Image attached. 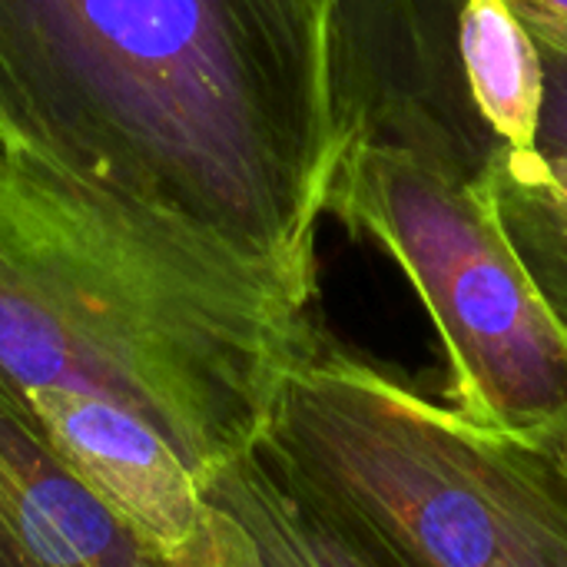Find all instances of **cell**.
<instances>
[{"label":"cell","instance_id":"3","mask_svg":"<svg viewBox=\"0 0 567 567\" xmlns=\"http://www.w3.org/2000/svg\"><path fill=\"white\" fill-rule=\"evenodd\" d=\"M256 452L372 567H567V495L518 435L329 332L289 369Z\"/></svg>","mask_w":567,"mask_h":567},{"label":"cell","instance_id":"4","mask_svg":"<svg viewBox=\"0 0 567 567\" xmlns=\"http://www.w3.org/2000/svg\"><path fill=\"white\" fill-rule=\"evenodd\" d=\"M326 216L389 252L412 282L445 349L452 409L508 435L565 412V332L485 183L455 153L352 133Z\"/></svg>","mask_w":567,"mask_h":567},{"label":"cell","instance_id":"5","mask_svg":"<svg viewBox=\"0 0 567 567\" xmlns=\"http://www.w3.org/2000/svg\"><path fill=\"white\" fill-rule=\"evenodd\" d=\"M0 567H169L60 458L3 372Z\"/></svg>","mask_w":567,"mask_h":567},{"label":"cell","instance_id":"8","mask_svg":"<svg viewBox=\"0 0 567 567\" xmlns=\"http://www.w3.org/2000/svg\"><path fill=\"white\" fill-rule=\"evenodd\" d=\"M445 53L472 126L498 150L538 153L545 66L512 0H445Z\"/></svg>","mask_w":567,"mask_h":567},{"label":"cell","instance_id":"10","mask_svg":"<svg viewBox=\"0 0 567 567\" xmlns=\"http://www.w3.org/2000/svg\"><path fill=\"white\" fill-rule=\"evenodd\" d=\"M528 23L542 66H545V106H542V130H538V153L542 156H567V27L528 17Z\"/></svg>","mask_w":567,"mask_h":567},{"label":"cell","instance_id":"7","mask_svg":"<svg viewBox=\"0 0 567 567\" xmlns=\"http://www.w3.org/2000/svg\"><path fill=\"white\" fill-rule=\"evenodd\" d=\"M203 525L169 567H372L259 452L199 482Z\"/></svg>","mask_w":567,"mask_h":567},{"label":"cell","instance_id":"11","mask_svg":"<svg viewBox=\"0 0 567 567\" xmlns=\"http://www.w3.org/2000/svg\"><path fill=\"white\" fill-rule=\"evenodd\" d=\"M518 439L542 458V465L551 472V478L567 495V409L561 415H555L551 422H545L535 432H525Z\"/></svg>","mask_w":567,"mask_h":567},{"label":"cell","instance_id":"1","mask_svg":"<svg viewBox=\"0 0 567 567\" xmlns=\"http://www.w3.org/2000/svg\"><path fill=\"white\" fill-rule=\"evenodd\" d=\"M349 136L339 0H0V153L309 299Z\"/></svg>","mask_w":567,"mask_h":567},{"label":"cell","instance_id":"12","mask_svg":"<svg viewBox=\"0 0 567 567\" xmlns=\"http://www.w3.org/2000/svg\"><path fill=\"white\" fill-rule=\"evenodd\" d=\"M518 13H528V17H542V20H551V23H561L567 27V0H512Z\"/></svg>","mask_w":567,"mask_h":567},{"label":"cell","instance_id":"2","mask_svg":"<svg viewBox=\"0 0 567 567\" xmlns=\"http://www.w3.org/2000/svg\"><path fill=\"white\" fill-rule=\"evenodd\" d=\"M316 302L226 246L0 153V372L146 419L196 485L256 452Z\"/></svg>","mask_w":567,"mask_h":567},{"label":"cell","instance_id":"9","mask_svg":"<svg viewBox=\"0 0 567 567\" xmlns=\"http://www.w3.org/2000/svg\"><path fill=\"white\" fill-rule=\"evenodd\" d=\"M478 179L567 339V156L498 146Z\"/></svg>","mask_w":567,"mask_h":567},{"label":"cell","instance_id":"6","mask_svg":"<svg viewBox=\"0 0 567 567\" xmlns=\"http://www.w3.org/2000/svg\"><path fill=\"white\" fill-rule=\"evenodd\" d=\"M47 442L163 558L173 561L203 525V495L176 449L136 412L106 399L30 389Z\"/></svg>","mask_w":567,"mask_h":567}]
</instances>
